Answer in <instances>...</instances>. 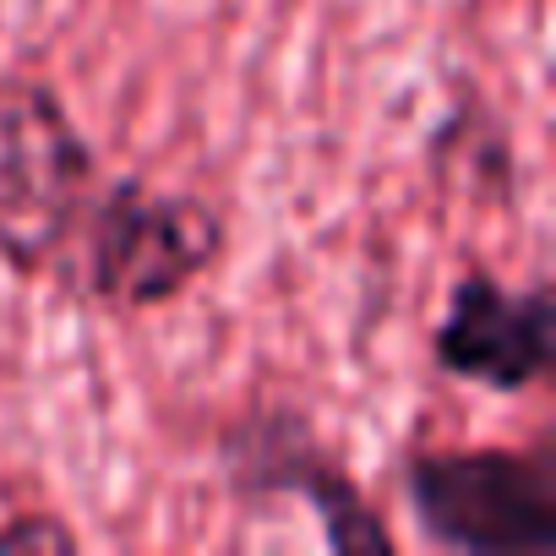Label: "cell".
<instances>
[{
	"mask_svg": "<svg viewBox=\"0 0 556 556\" xmlns=\"http://www.w3.org/2000/svg\"><path fill=\"white\" fill-rule=\"evenodd\" d=\"M437 371L475 382L496 399L529 393L556 366V301L534 278L529 290L502 285L485 267H464L447 290V312L431 328Z\"/></svg>",
	"mask_w": 556,
	"mask_h": 556,
	"instance_id": "5",
	"label": "cell"
},
{
	"mask_svg": "<svg viewBox=\"0 0 556 556\" xmlns=\"http://www.w3.org/2000/svg\"><path fill=\"white\" fill-rule=\"evenodd\" d=\"M0 7H7V0H0Z\"/></svg>",
	"mask_w": 556,
	"mask_h": 556,
	"instance_id": "7",
	"label": "cell"
},
{
	"mask_svg": "<svg viewBox=\"0 0 556 556\" xmlns=\"http://www.w3.org/2000/svg\"><path fill=\"white\" fill-rule=\"evenodd\" d=\"M224 251L229 218L218 202L121 175L88 218V295L104 312L142 317L175 306Z\"/></svg>",
	"mask_w": 556,
	"mask_h": 556,
	"instance_id": "1",
	"label": "cell"
},
{
	"mask_svg": "<svg viewBox=\"0 0 556 556\" xmlns=\"http://www.w3.org/2000/svg\"><path fill=\"white\" fill-rule=\"evenodd\" d=\"M99 159L66 99L28 72H0V262L45 273L72 240Z\"/></svg>",
	"mask_w": 556,
	"mask_h": 556,
	"instance_id": "2",
	"label": "cell"
},
{
	"mask_svg": "<svg viewBox=\"0 0 556 556\" xmlns=\"http://www.w3.org/2000/svg\"><path fill=\"white\" fill-rule=\"evenodd\" d=\"M224 475H229L235 496H245V502L301 496L323 523V545L339 556H388L399 545L388 518L366 502L355 475L317 442L306 415L273 409V415L240 420L224 437Z\"/></svg>",
	"mask_w": 556,
	"mask_h": 556,
	"instance_id": "4",
	"label": "cell"
},
{
	"mask_svg": "<svg viewBox=\"0 0 556 556\" xmlns=\"http://www.w3.org/2000/svg\"><path fill=\"white\" fill-rule=\"evenodd\" d=\"M420 534L442 551H551L556 464L551 447H420L399 469Z\"/></svg>",
	"mask_w": 556,
	"mask_h": 556,
	"instance_id": "3",
	"label": "cell"
},
{
	"mask_svg": "<svg viewBox=\"0 0 556 556\" xmlns=\"http://www.w3.org/2000/svg\"><path fill=\"white\" fill-rule=\"evenodd\" d=\"M77 529L55 513H17L12 523H0V551H72Z\"/></svg>",
	"mask_w": 556,
	"mask_h": 556,
	"instance_id": "6",
	"label": "cell"
}]
</instances>
